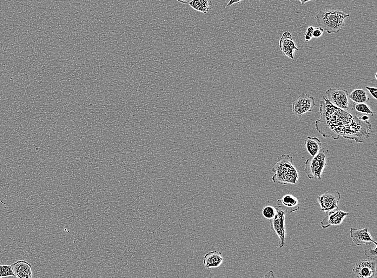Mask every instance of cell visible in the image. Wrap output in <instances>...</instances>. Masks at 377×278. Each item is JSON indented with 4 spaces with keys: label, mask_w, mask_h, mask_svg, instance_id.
Returning a JSON list of instances; mask_svg holds the SVG:
<instances>
[{
    "label": "cell",
    "mask_w": 377,
    "mask_h": 278,
    "mask_svg": "<svg viewBox=\"0 0 377 278\" xmlns=\"http://www.w3.org/2000/svg\"><path fill=\"white\" fill-rule=\"evenodd\" d=\"M320 102L321 117L315 122L316 129L323 137L338 140L340 137L363 143L369 138L372 125L359 117L353 108L348 110L334 107L327 97Z\"/></svg>",
    "instance_id": "6da1fadb"
},
{
    "label": "cell",
    "mask_w": 377,
    "mask_h": 278,
    "mask_svg": "<svg viewBox=\"0 0 377 278\" xmlns=\"http://www.w3.org/2000/svg\"><path fill=\"white\" fill-rule=\"evenodd\" d=\"M279 47L284 55L292 59L295 58V51L299 50L293 40L292 34L288 31L283 33L279 41Z\"/></svg>",
    "instance_id": "8fae6325"
},
{
    "label": "cell",
    "mask_w": 377,
    "mask_h": 278,
    "mask_svg": "<svg viewBox=\"0 0 377 278\" xmlns=\"http://www.w3.org/2000/svg\"><path fill=\"white\" fill-rule=\"evenodd\" d=\"M313 38V36L312 33H310V32H309L307 31V32L306 33L305 36H304V39H305L306 42L308 43Z\"/></svg>",
    "instance_id": "d4e9b609"
},
{
    "label": "cell",
    "mask_w": 377,
    "mask_h": 278,
    "mask_svg": "<svg viewBox=\"0 0 377 278\" xmlns=\"http://www.w3.org/2000/svg\"><path fill=\"white\" fill-rule=\"evenodd\" d=\"M349 16V14L339 10H323L317 15L316 19L320 27L331 34L339 32L343 27L345 19Z\"/></svg>",
    "instance_id": "3957f363"
},
{
    "label": "cell",
    "mask_w": 377,
    "mask_h": 278,
    "mask_svg": "<svg viewBox=\"0 0 377 278\" xmlns=\"http://www.w3.org/2000/svg\"><path fill=\"white\" fill-rule=\"evenodd\" d=\"M349 214L347 212L339 209L330 211L321 222V227L323 229H326L331 226H339Z\"/></svg>",
    "instance_id": "30bf717a"
},
{
    "label": "cell",
    "mask_w": 377,
    "mask_h": 278,
    "mask_svg": "<svg viewBox=\"0 0 377 278\" xmlns=\"http://www.w3.org/2000/svg\"><path fill=\"white\" fill-rule=\"evenodd\" d=\"M176 1L183 4L187 3L189 2V0H176Z\"/></svg>",
    "instance_id": "83f0119b"
},
{
    "label": "cell",
    "mask_w": 377,
    "mask_h": 278,
    "mask_svg": "<svg viewBox=\"0 0 377 278\" xmlns=\"http://www.w3.org/2000/svg\"><path fill=\"white\" fill-rule=\"evenodd\" d=\"M274 175L272 180L274 183L281 185L296 184L299 174L294 167L293 158L283 154L277 158V162L272 169Z\"/></svg>",
    "instance_id": "7a4b0ae2"
},
{
    "label": "cell",
    "mask_w": 377,
    "mask_h": 278,
    "mask_svg": "<svg viewBox=\"0 0 377 278\" xmlns=\"http://www.w3.org/2000/svg\"><path fill=\"white\" fill-rule=\"evenodd\" d=\"M326 94L328 101L334 107L345 110L349 109L347 91L329 88Z\"/></svg>",
    "instance_id": "ba28073f"
},
{
    "label": "cell",
    "mask_w": 377,
    "mask_h": 278,
    "mask_svg": "<svg viewBox=\"0 0 377 278\" xmlns=\"http://www.w3.org/2000/svg\"><path fill=\"white\" fill-rule=\"evenodd\" d=\"M314 28H315L313 27V26H309V27L308 28L307 31H308L309 32H310V33H312V34H313V31L314 30Z\"/></svg>",
    "instance_id": "4316f807"
},
{
    "label": "cell",
    "mask_w": 377,
    "mask_h": 278,
    "mask_svg": "<svg viewBox=\"0 0 377 278\" xmlns=\"http://www.w3.org/2000/svg\"><path fill=\"white\" fill-rule=\"evenodd\" d=\"M366 89L368 90V91L370 92V93L372 94L373 97H374V98L377 100V89L375 88L370 87H366Z\"/></svg>",
    "instance_id": "cb8c5ba5"
},
{
    "label": "cell",
    "mask_w": 377,
    "mask_h": 278,
    "mask_svg": "<svg viewBox=\"0 0 377 278\" xmlns=\"http://www.w3.org/2000/svg\"><path fill=\"white\" fill-rule=\"evenodd\" d=\"M188 4L194 10L207 14L210 10V6L213 5L211 0H192Z\"/></svg>",
    "instance_id": "e0dca14e"
},
{
    "label": "cell",
    "mask_w": 377,
    "mask_h": 278,
    "mask_svg": "<svg viewBox=\"0 0 377 278\" xmlns=\"http://www.w3.org/2000/svg\"><path fill=\"white\" fill-rule=\"evenodd\" d=\"M15 277L19 278H31L33 276L31 265L25 261H18L11 265Z\"/></svg>",
    "instance_id": "5bb4252c"
},
{
    "label": "cell",
    "mask_w": 377,
    "mask_h": 278,
    "mask_svg": "<svg viewBox=\"0 0 377 278\" xmlns=\"http://www.w3.org/2000/svg\"><path fill=\"white\" fill-rule=\"evenodd\" d=\"M357 112L374 116L373 111L366 103H354L353 107Z\"/></svg>",
    "instance_id": "d6986e66"
},
{
    "label": "cell",
    "mask_w": 377,
    "mask_h": 278,
    "mask_svg": "<svg viewBox=\"0 0 377 278\" xmlns=\"http://www.w3.org/2000/svg\"><path fill=\"white\" fill-rule=\"evenodd\" d=\"M241 1L240 0H229V2L227 3L226 8H228V6H231V5H233L234 3H240Z\"/></svg>",
    "instance_id": "484cf974"
},
{
    "label": "cell",
    "mask_w": 377,
    "mask_h": 278,
    "mask_svg": "<svg viewBox=\"0 0 377 278\" xmlns=\"http://www.w3.org/2000/svg\"><path fill=\"white\" fill-rule=\"evenodd\" d=\"M306 147L308 153L312 156H314L319 153L322 148V142L320 139L317 137H307L305 140Z\"/></svg>",
    "instance_id": "2e32d148"
},
{
    "label": "cell",
    "mask_w": 377,
    "mask_h": 278,
    "mask_svg": "<svg viewBox=\"0 0 377 278\" xmlns=\"http://www.w3.org/2000/svg\"><path fill=\"white\" fill-rule=\"evenodd\" d=\"M277 206L287 214H291L300 209V203L292 195L287 194L277 200Z\"/></svg>",
    "instance_id": "4fadbf2b"
},
{
    "label": "cell",
    "mask_w": 377,
    "mask_h": 278,
    "mask_svg": "<svg viewBox=\"0 0 377 278\" xmlns=\"http://www.w3.org/2000/svg\"><path fill=\"white\" fill-rule=\"evenodd\" d=\"M328 153V150L322 148L318 154L307 160L304 171L310 180H321L323 171L326 166Z\"/></svg>",
    "instance_id": "277c9868"
},
{
    "label": "cell",
    "mask_w": 377,
    "mask_h": 278,
    "mask_svg": "<svg viewBox=\"0 0 377 278\" xmlns=\"http://www.w3.org/2000/svg\"><path fill=\"white\" fill-rule=\"evenodd\" d=\"M276 214L272 219L270 220V229L273 231L279 239L280 248H283L285 245L286 230L285 227V212L282 211L278 207H275Z\"/></svg>",
    "instance_id": "5b68a950"
},
{
    "label": "cell",
    "mask_w": 377,
    "mask_h": 278,
    "mask_svg": "<svg viewBox=\"0 0 377 278\" xmlns=\"http://www.w3.org/2000/svg\"><path fill=\"white\" fill-rule=\"evenodd\" d=\"M377 260H361L356 263L353 271L359 278H374L377 275Z\"/></svg>",
    "instance_id": "9c48e42d"
},
{
    "label": "cell",
    "mask_w": 377,
    "mask_h": 278,
    "mask_svg": "<svg viewBox=\"0 0 377 278\" xmlns=\"http://www.w3.org/2000/svg\"><path fill=\"white\" fill-rule=\"evenodd\" d=\"M14 276L11 266L0 264V278Z\"/></svg>",
    "instance_id": "44dd1931"
},
{
    "label": "cell",
    "mask_w": 377,
    "mask_h": 278,
    "mask_svg": "<svg viewBox=\"0 0 377 278\" xmlns=\"http://www.w3.org/2000/svg\"><path fill=\"white\" fill-rule=\"evenodd\" d=\"M340 199V192L335 189L328 190L317 197L321 210L326 213L330 211L339 209Z\"/></svg>",
    "instance_id": "8992f818"
},
{
    "label": "cell",
    "mask_w": 377,
    "mask_h": 278,
    "mask_svg": "<svg viewBox=\"0 0 377 278\" xmlns=\"http://www.w3.org/2000/svg\"><path fill=\"white\" fill-rule=\"evenodd\" d=\"M240 1L241 2V1H244V0H240Z\"/></svg>",
    "instance_id": "4dcf8cb0"
},
{
    "label": "cell",
    "mask_w": 377,
    "mask_h": 278,
    "mask_svg": "<svg viewBox=\"0 0 377 278\" xmlns=\"http://www.w3.org/2000/svg\"><path fill=\"white\" fill-rule=\"evenodd\" d=\"M276 208L272 206H266L262 209L263 216L268 220H271L276 214Z\"/></svg>",
    "instance_id": "ffe728a7"
},
{
    "label": "cell",
    "mask_w": 377,
    "mask_h": 278,
    "mask_svg": "<svg viewBox=\"0 0 377 278\" xmlns=\"http://www.w3.org/2000/svg\"><path fill=\"white\" fill-rule=\"evenodd\" d=\"M323 32L324 30L321 27L315 28L313 32V36L316 38H320L323 36Z\"/></svg>",
    "instance_id": "603a6c76"
},
{
    "label": "cell",
    "mask_w": 377,
    "mask_h": 278,
    "mask_svg": "<svg viewBox=\"0 0 377 278\" xmlns=\"http://www.w3.org/2000/svg\"><path fill=\"white\" fill-rule=\"evenodd\" d=\"M377 72H376L375 73V78H376V80L377 79Z\"/></svg>",
    "instance_id": "f546056e"
},
{
    "label": "cell",
    "mask_w": 377,
    "mask_h": 278,
    "mask_svg": "<svg viewBox=\"0 0 377 278\" xmlns=\"http://www.w3.org/2000/svg\"><path fill=\"white\" fill-rule=\"evenodd\" d=\"M350 235L356 246H360L362 244H371L377 243L370 234L368 228L363 229L350 228Z\"/></svg>",
    "instance_id": "7c38bea8"
},
{
    "label": "cell",
    "mask_w": 377,
    "mask_h": 278,
    "mask_svg": "<svg viewBox=\"0 0 377 278\" xmlns=\"http://www.w3.org/2000/svg\"><path fill=\"white\" fill-rule=\"evenodd\" d=\"M311 1H313V0H300L302 5L305 4L307 2Z\"/></svg>",
    "instance_id": "f1b7e54d"
},
{
    "label": "cell",
    "mask_w": 377,
    "mask_h": 278,
    "mask_svg": "<svg viewBox=\"0 0 377 278\" xmlns=\"http://www.w3.org/2000/svg\"><path fill=\"white\" fill-rule=\"evenodd\" d=\"M315 106L314 97L303 93L293 103L292 110L295 115L302 117L307 112L312 111Z\"/></svg>",
    "instance_id": "52a82bcc"
},
{
    "label": "cell",
    "mask_w": 377,
    "mask_h": 278,
    "mask_svg": "<svg viewBox=\"0 0 377 278\" xmlns=\"http://www.w3.org/2000/svg\"><path fill=\"white\" fill-rule=\"evenodd\" d=\"M370 245V247L365 250V255L369 260H377V243L375 244V247H373Z\"/></svg>",
    "instance_id": "7402d4cb"
},
{
    "label": "cell",
    "mask_w": 377,
    "mask_h": 278,
    "mask_svg": "<svg viewBox=\"0 0 377 278\" xmlns=\"http://www.w3.org/2000/svg\"><path fill=\"white\" fill-rule=\"evenodd\" d=\"M349 98L354 103H367L370 100L367 92L363 89L354 90L350 94Z\"/></svg>",
    "instance_id": "ac0fdd59"
},
{
    "label": "cell",
    "mask_w": 377,
    "mask_h": 278,
    "mask_svg": "<svg viewBox=\"0 0 377 278\" xmlns=\"http://www.w3.org/2000/svg\"><path fill=\"white\" fill-rule=\"evenodd\" d=\"M223 258L220 251H212L204 257L203 264L207 269L219 267L222 264Z\"/></svg>",
    "instance_id": "9a60e30c"
}]
</instances>
